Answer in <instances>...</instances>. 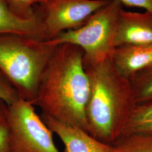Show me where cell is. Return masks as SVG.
Returning a JSON list of instances; mask_svg holds the SVG:
<instances>
[{
  "mask_svg": "<svg viewBox=\"0 0 152 152\" xmlns=\"http://www.w3.org/2000/svg\"><path fill=\"white\" fill-rule=\"evenodd\" d=\"M112 61L117 73L129 80L152 66V46L124 45L115 48Z\"/></svg>",
  "mask_w": 152,
  "mask_h": 152,
  "instance_id": "9c48e42d",
  "label": "cell"
},
{
  "mask_svg": "<svg viewBox=\"0 0 152 152\" xmlns=\"http://www.w3.org/2000/svg\"><path fill=\"white\" fill-rule=\"evenodd\" d=\"M83 67L90 85L86 109L87 132L112 145L136 106L130 83L115 71L112 59Z\"/></svg>",
  "mask_w": 152,
  "mask_h": 152,
  "instance_id": "7a4b0ae2",
  "label": "cell"
},
{
  "mask_svg": "<svg viewBox=\"0 0 152 152\" xmlns=\"http://www.w3.org/2000/svg\"><path fill=\"white\" fill-rule=\"evenodd\" d=\"M55 47L46 41L0 33V70L21 99L34 105L41 76Z\"/></svg>",
  "mask_w": 152,
  "mask_h": 152,
  "instance_id": "3957f363",
  "label": "cell"
},
{
  "mask_svg": "<svg viewBox=\"0 0 152 152\" xmlns=\"http://www.w3.org/2000/svg\"><path fill=\"white\" fill-rule=\"evenodd\" d=\"M11 12L23 20L36 18L34 6L46 0H3Z\"/></svg>",
  "mask_w": 152,
  "mask_h": 152,
  "instance_id": "5bb4252c",
  "label": "cell"
},
{
  "mask_svg": "<svg viewBox=\"0 0 152 152\" xmlns=\"http://www.w3.org/2000/svg\"><path fill=\"white\" fill-rule=\"evenodd\" d=\"M141 132H152V103L136 105L121 135Z\"/></svg>",
  "mask_w": 152,
  "mask_h": 152,
  "instance_id": "7c38bea8",
  "label": "cell"
},
{
  "mask_svg": "<svg viewBox=\"0 0 152 152\" xmlns=\"http://www.w3.org/2000/svg\"><path fill=\"white\" fill-rule=\"evenodd\" d=\"M41 118L49 129L63 142L66 152H114V147L104 144L81 129L61 123L42 114Z\"/></svg>",
  "mask_w": 152,
  "mask_h": 152,
  "instance_id": "ba28073f",
  "label": "cell"
},
{
  "mask_svg": "<svg viewBox=\"0 0 152 152\" xmlns=\"http://www.w3.org/2000/svg\"><path fill=\"white\" fill-rule=\"evenodd\" d=\"M122 4L127 6L138 7L145 9L152 14V0H119Z\"/></svg>",
  "mask_w": 152,
  "mask_h": 152,
  "instance_id": "e0dca14e",
  "label": "cell"
},
{
  "mask_svg": "<svg viewBox=\"0 0 152 152\" xmlns=\"http://www.w3.org/2000/svg\"><path fill=\"white\" fill-rule=\"evenodd\" d=\"M124 45L152 46V14L131 12L122 9L120 12L115 47Z\"/></svg>",
  "mask_w": 152,
  "mask_h": 152,
  "instance_id": "52a82bcc",
  "label": "cell"
},
{
  "mask_svg": "<svg viewBox=\"0 0 152 152\" xmlns=\"http://www.w3.org/2000/svg\"><path fill=\"white\" fill-rule=\"evenodd\" d=\"M122 6L119 0H110L107 5L92 14L81 27L60 33L47 42L53 46L67 43L80 47L84 53L83 65L112 59L115 48L114 39Z\"/></svg>",
  "mask_w": 152,
  "mask_h": 152,
  "instance_id": "277c9868",
  "label": "cell"
},
{
  "mask_svg": "<svg viewBox=\"0 0 152 152\" xmlns=\"http://www.w3.org/2000/svg\"><path fill=\"white\" fill-rule=\"evenodd\" d=\"M20 99L15 88L0 70V100L10 105Z\"/></svg>",
  "mask_w": 152,
  "mask_h": 152,
  "instance_id": "2e32d148",
  "label": "cell"
},
{
  "mask_svg": "<svg viewBox=\"0 0 152 152\" xmlns=\"http://www.w3.org/2000/svg\"><path fill=\"white\" fill-rule=\"evenodd\" d=\"M136 105L152 103V66L129 79Z\"/></svg>",
  "mask_w": 152,
  "mask_h": 152,
  "instance_id": "4fadbf2b",
  "label": "cell"
},
{
  "mask_svg": "<svg viewBox=\"0 0 152 152\" xmlns=\"http://www.w3.org/2000/svg\"><path fill=\"white\" fill-rule=\"evenodd\" d=\"M0 33H12L45 41L37 18L23 20L15 16L5 2L0 0Z\"/></svg>",
  "mask_w": 152,
  "mask_h": 152,
  "instance_id": "30bf717a",
  "label": "cell"
},
{
  "mask_svg": "<svg viewBox=\"0 0 152 152\" xmlns=\"http://www.w3.org/2000/svg\"><path fill=\"white\" fill-rule=\"evenodd\" d=\"M10 152H60L53 132L37 113L34 105L23 99L7 105Z\"/></svg>",
  "mask_w": 152,
  "mask_h": 152,
  "instance_id": "5b68a950",
  "label": "cell"
},
{
  "mask_svg": "<svg viewBox=\"0 0 152 152\" xmlns=\"http://www.w3.org/2000/svg\"><path fill=\"white\" fill-rule=\"evenodd\" d=\"M83 54L73 44L56 46L41 76L34 105L42 114L87 132L90 85L83 64Z\"/></svg>",
  "mask_w": 152,
  "mask_h": 152,
  "instance_id": "6da1fadb",
  "label": "cell"
},
{
  "mask_svg": "<svg viewBox=\"0 0 152 152\" xmlns=\"http://www.w3.org/2000/svg\"><path fill=\"white\" fill-rule=\"evenodd\" d=\"M110 0H46L34 6L45 41L83 26L88 19Z\"/></svg>",
  "mask_w": 152,
  "mask_h": 152,
  "instance_id": "8992f818",
  "label": "cell"
},
{
  "mask_svg": "<svg viewBox=\"0 0 152 152\" xmlns=\"http://www.w3.org/2000/svg\"><path fill=\"white\" fill-rule=\"evenodd\" d=\"M0 152H10L7 104L0 100Z\"/></svg>",
  "mask_w": 152,
  "mask_h": 152,
  "instance_id": "9a60e30c",
  "label": "cell"
},
{
  "mask_svg": "<svg viewBox=\"0 0 152 152\" xmlns=\"http://www.w3.org/2000/svg\"><path fill=\"white\" fill-rule=\"evenodd\" d=\"M112 145L114 152H152V132L121 135Z\"/></svg>",
  "mask_w": 152,
  "mask_h": 152,
  "instance_id": "8fae6325",
  "label": "cell"
}]
</instances>
